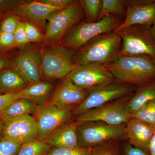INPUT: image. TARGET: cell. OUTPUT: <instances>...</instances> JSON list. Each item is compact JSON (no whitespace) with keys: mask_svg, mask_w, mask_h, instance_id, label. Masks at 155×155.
Masks as SVG:
<instances>
[{"mask_svg":"<svg viewBox=\"0 0 155 155\" xmlns=\"http://www.w3.org/2000/svg\"><path fill=\"white\" fill-rule=\"evenodd\" d=\"M84 12L80 2L54 11L48 17L44 38L48 42L60 41L65 33L83 18Z\"/></svg>","mask_w":155,"mask_h":155,"instance_id":"obj_8","label":"cell"},{"mask_svg":"<svg viewBox=\"0 0 155 155\" xmlns=\"http://www.w3.org/2000/svg\"><path fill=\"white\" fill-rule=\"evenodd\" d=\"M78 124L69 121L58 127L44 140L53 147H80L78 138Z\"/></svg>","mask_w":155,"mask_h":155,"instance_id":"obj_18","label":"cell"},{"mask_svg":"<svg viewBox=\"0 0 155 155\" xmlns=\"http://www.w3.org/2000/svg\"><path fill=\"white\" fill-rule=\"evenodd\" d=\"M41 52L28 50L17 55L12 61V67L28 84L41 81Z\"/></svg>","mask_w":155,"mask_h":155,"instance_id":"obj_15","label":"cell"},{"mask_svg":"<svg viewBox=\"0 0 155 155\" xmlns=\"http://www.w3.org/2000/svg\"><path fill=\"white\" fill-rule=\"evenodd\" d=\"M123 1L126 9L125 19L117 29L135 25L150 27L154 23L155 0Z\"/></svg>","mask_w":155,"mask_h":155,"instance_id":"obj_13","label":"cell"},{"mask_svg":"<svg viewBox=\"0 0 155 155\" xmlns=\"http://www.w3.org/2000/svg\"><path fill=\"white\" fill-rule=\"evenodd\" d=\"M25 2L21 0H0V14L5 11H15L21 4Z\"/></svg>","mask_w":155,"mask_h":155,"instance_id":"obj_35","label":"cell"},{"mask_svg":"<svg viewBox=\"0 0 155 155\" xmlns=\"http://www.w3.org/2000/svg\"><path fill=\"white\" fill-rule=\"evenodd\" d=\"M40 1L53 7L61 8L67 7L75 2L73 0H40Z\"/></svg>","mask_w":155,"mask_h":155,"instance_id":"obj_37","label":"cell"},{"mask_svg":"<svg viewBox=\"0 0 155 155\" xmlns=\"http://www.w3.org/2000/svg\"><path fill=\"white\" fill-rule=\"evenodd\" d=\"M74 107L61 108L46 104L39 107L35 114L38 140L44 141L61 125L70 121Z\"/></svg>","mask_w":155,"mask_h":155,"instance_id":"obj_11","label":"cell"},{"mask_svg":"<svg viewBox=\"0 0 155 155\" xmlns=\"http://www.w3.org/2000/svg\"><path fill=\"white\" fill-rule=\"evenodd\" d=\"M26 37L29 42H38L44 38L40 31L33 24L27 22H23Z\"/></svg>","mask_w":155,"mask_h":155,"instance_id":"obj_31","label":"cell"},{"mask_svg":"<svg viewBox=\"0 0 155 155\" xmlns=\"http://www.w3.org/2000/svg\"><path fill=\"white\" fill-rule=\"evenodd\" d=\"M153 60L154 62V63L155 64V58H154V59H153Z\"/></svg>","mask_w":155,"mask_h":155,"instance_id":"obj_42","label":"cell"},{"mask_svg":"<svg viewBox=\"0 0 155 155\" xmlns=\"http://www.w3.org/2000/svg\"><path fill=\"white\" fill-rule=\"evenodd\" d=\"M1 91H0V94H1Z\"/></svg>","mask_w":155,"mask_h":155,"instance_id":"obj_43","label":"cell"},{"mask_svg":"<svg viewBox=\"0 0 155 155\" xmlns=\"http://www.w3.org/2000/svg\"><path fill=\"white\" fill-rule=\"evenodd\" d=\"M122 40L115 31L96 37L75 54L77 65L98 64L106 65L118 59L121 53Z\"/></svg>","mask_w":155,"mask_h":155,"instance_id":"obj_2","label":"cell"},{"mask_svg":"<svg viewBox=\"0 0 155 155\" xmlns=\"http://www.w3.org/2000/svg\"><path fill=\"white\" fill-rule=\"evenodd\" d=\"M38 107L33 101L22 98L7 106L0 113V116L4 122L8 119L24 115H35Z\"/></svg>","mask_w":155,"mask_h":155,"instance_id":"obj_20","label":"cell"},{"mask_svg":"<svg viewBox=\"0 0 155 155\" xmlns=\"http://www.w3.org/2000/svg\"><path fill=\"white\" fill-rule=\"evenodd\" d=\"M132 94L108 103L81 114L75 117L78 124L83 122L100 121L109 125H125L132 118L127 109Z\"/></svg>","mask_w":155,"mask_h":155,"instance_id":"obj_7","label":"cell"},{"mask_svg":"<svg viewBox=\"0 0 155 155\" xmlns=\"http://www.w3.org/2000/svg\"><path fill=\"white\" fill-rule=\"evenodd\" d=\"M126 9L122 0H102L97 21L108 15L125 16Z\"/></svg>","mask_w":155,"mask_h":155,"instance_id":"obj_23","label":"cell"},{"mask_svg":"<svg viewBox=\"0 0 155 155\" xmlns=\"http://www.w3.org/2000/svg\"><path fill=\"white\" fill-rule=\"evenodd\" d=\"M155 129L138 119L132 118L125 126L126 139L132 146L150 155V146Z\"/></svg>","mask_w":155,"mask_h":155,"instance_id":"obj_16","label":"cell"},{"mask_svg":"<svg viewBox=\"0 0 155 155\" xmlns=\"http://www.w3.org/2000/svg\"><path fill=\"white\" fill-rule=\"evenodd\" d=\"M28 84L14 69L8 68L0 71V91L3 94L20 91Z\"/></svg>","mask_w":155,"mask_h":155,"instance_id":"obj_21","label":"cell"},{"mask_svg":"<svg viewBox=\"0 0 155 155\" xmlns=\"http://www.w3.org/2000/svg\"><path fill=\"white\" fill-rule=\"evenodd\" d=\"M79 2L86 16L87 22H97L102 0H81Z\"/></svg>","mask_w":155,"mask_h":155,"instance_id":"obj_26","label":"cell"},{"mask_svg":"<svg viewBox=\"0 0 155 155\" xmlns=\"http://www.w3.org/2000/svg\"><path fill=\"white\" fill-rule=\"evenodd\" d=\"M88 91L66 77L56 87L48 104L61 108L75 107L86 98Z\"/></svg>","mask_w":155,"mask_h":155,"instance_id":"obj_14","label":"cell"},{"mask_svg":"<svg viewBox=\"0 0 155 155\" xmlns=\"http://www.w3.org/2000/svg\"><path fill=\"white\" fill-rule=\"evenodd\" d=\"M2 133L6 138L22 145L37 139L38 129L35 118L24 115L4 121Z\"/></svg>","mask_w":155,"mask_h":155,"instance_id":"obj_12","label":"cell"},{"mask_svg":"<svg viewBox=\"0 0 155 155\" xmlns=\"http://www.w3.org/2000/svg\"><path fill=\"white\" fill-rule=\"evenodd\" d=\"M54 84L49 81H40L31 84L22 89L23 98L33 101L38 107L46 104L53 93Z\"/></svg>","mask_w":155,"mask_h":155,"instance_id":"obj_19","label":"cell"},{"mask_svg":"<svg viewBox=\"0 0 155 155\" xmlns=\"http://www.w3.org/2000/svg\"><path fill=\"white\" fill-rule=\"evenodd\" d=\"M118 140L107 142L92 148L91 155H122Z\"/></svg>","mask_w":155,"mask_h":155,"instance_id":"obj_27","label":"cell"},{"mask_svg":"<svg viewBox=\"0 0 155 155\" xmlns=\"http://www.w3.org/2000/svg\"><path fill=\"white\" fill-rule=\"evenodd\" d=\"M16 46L14 34L0 32V48L10 49Z\"/></svg>","mask_w":155,"mask_h":155,"instance_id":"obj_34","label":"cell"},{"mask_svg":"<svg viewBox=\"0 0 155 155\" xmlns=\"http://www.w3.org/2000/svg\"><path fill=\"white\" fill-rule=\"evenodd\" d=\"M155 99V83L138 87L127 103V110L131 115L148 103Z\"/></svg>","mask_w":155,"mask_h":155,"instance_id":"obj_22","label":"cell"},{"mask_svg":"<svg viewBox=\"0 0 155 155\" xmlns=\"http://www.w3.org/2000/svg\"><path fill=\"white\" fill-rule=\"evenodd\" d=\"M121 23L119 16L113 15L105 16L94 22H81L69 31L61 45L77 51L96 37L114 31Z\"/></svg>","mask_w":155,"mask_h":155,"instance_id":"obj_4","label":"cell"},{"mask_svg":"<svg viewBox=\"0 0 155 155\" xmlns=\"http://www.w3.org/2000/svg\"><path fill=\"white\" fill-rule=\"evenodd\" d=\"M122 155H148L142 150L134 147L129 143H126L121 147Z\"/></svg>","mask_w":155,"mask_h":155,"instance_id":"obj_36","label":"cell"},{"mask_svg":"<svg viewBox=\"0 0 155 155\" xmlns=\"http://www.w3.org/2000/svg\"><path fill=\"white\" fill-rule=\"evenodd\" d=\"M136 87L132 84L116 81L88 91L83 102L73 108V116L77 117L87 111L131 94Z\"/></svg>","mask_w":155,"mask_h":155,"instance_id":"obj_9","label":"cell"},{"mask_svg":"<svg viewBox=\"0 0 155 155\" xmlns=\"http://www.w3.org/2000/svg\"><path fill=\"white\" fill-rule=\"evenodd\" d=\"M0 16H1V15H0ZM0 18H1V17H0Z\"/></svg>","mask_w":155,"mask_h":155,"instance_id":"obj_44","label":"cell"},{"mask_svg":"<svg viewBox=\"0 0 155 155\" xmlns=\"http://www.w3.org/2000/svg\"><path fill=\"white\" fill-rule=\"evenodd\" d=\"M14 34L16 46H22L29 43L26 37L23 22L20 21Z\"/></svg>","mask_w":155,"mask_h":155,"instance_id":"obj_33","label":"cell"},{"mask_svg":"<svg viewBox=\"0 0 155 155\" xmlns=\"http://www.w3.org/2000/svg\"><path fill=\"white\" fill-rule=\"evenodd\" d=\"M12 67V61L7 56L0 53V71Z\"/></svg>","mask_w":155,"mask_h":155,"instance_id":"obj_38","label":"cell"},{"mask_svg":"<svg viewBox=\"0 0 155 155\" xmlns=\"http://www.w3.org/2000/svg\"><path fill=\"white\" fill-rule=\"evenodd\" d=\"M51 148L45 142L36 140L22 145L17 155H46Z\"/></svg>","mask_w":155,"mask_h":155,"instance_id":"obj_24","label":"cell"},{"mask_svg":"<svg viewBox=\"0 0 155 155\" xmlns=\"http://www.w3.org/2000/svg\"><path fill=\"white\" fill-rule=\"evenodd\" d=\"M62 8H63L53 7L40 1H37L25 2L14 11L18 16L25 18L34 24L44 26L47 24V19L50 14Z\"/></svg>","mask_w":155,"mask_h":155,"instance_id":"obj_17","label":"cell"},{"mask_svg":"<svg viewBox=\"0 0 155 155\" xmlns=\"http://www.w3.org/2000/svg\"><path fill=\"white\" fill-rule=\"evenodd\" d=\"M20 22L18 15L13 14L8 15L1 24L0 32L14 34Z\"/></svg>","mask_w":155,"mask_h":155,"instance_id":"obj_30","label":"cell"},{"mask_svg":"<svg viewBox=\"0 0 155 155\" xmlns=\"http://www.w3.org/2000/svg\"><path fill=\"white\" fill-rule=\"evenodd\" d=\"M21 145L9 140L0 133V155H17Z\"/></svg>","mask_w":155,"mask_h":155,"instance_id":"obj_29","label":"cell"},{"mask_svg":"<svg viewBox=\"0 0 155 155\" xmlns=\"http://www.w3.org/2000/svg\"><path fill=\"white\" fill-rule=\"evenodd\" d=\"M131 116L155 129V99L148 103L131 114Z\"/></svg>","mask_w":155,"mask_h":155,"instance_id":"obj_25","label":"cell"},{"mask_svg":"<svg viewBox=\"0 0 155 155\" xmlns=\"http://www.w3.org/2000/svg\"><path fill=\"white\" fill-rule=\"evenodd\" d=\"M122 40L121 55H147L155 58V40L150 27L135 25L116 29Z\"/></svg>","mask_w":155,"mask_h":155,"instance_id":"obj_6","label":"cell"},{"mask_svg":"<svg viewBox=\"0 0 155 155\" xmlns=\"http://www.w3.org/2000/svg\"><path fill=\"white\" fill-rule=\"evenodd\" d=\"M104 66L117 82L138 87L155 83V64L149 56L120 55L115 62Z\"/></svg>","mask_w":155,"mask_h":155,"instance_id":"obj_1","label":"cell"},{"mask_svg":"<svg viewBox=\"0 0 155 155\" xmlns=\"http://www.w3.org/2000/svg\"><path fill=\"white\" fill-rule=\"evenodd\" d=\"M125 125H110L100 121L78 124L77 132L79 146L92 148L111 140L126 139Z\"/></svg>","mask_w":155,"mask_h":155,"instance_id":"obj_5","label":"cell"},{"mask_svg":"<svg viewBox=\"0 0 155 155\" xmlns=\"http://www.w3.org/2000/svg\"><path fill=\"white\" fill-rule=\"evenodd\" d=\"M150 155H155V131L150 144Z\"/></svg>","mask_w":155,"mask_h":155,"instance_id":"obj_39","label":"cell"},{"mask_svg":"<svg viewBox=\"0 0 155 155\" xmlns=\"http://www.w3.org/2000/svg\"><path fill=\"white\" fill-rule=\"evenodd\" d=\"M23 98L22 90L11 93L0 94V113L11 103Z\"/></svg>","mask_w":155,"mask_h":155,"instance_id":"obj_32","label":"cell"},{"mask_svg":"<svg viewBox=\"0 0 155 155\" xmlns=\"http://www.w3.org/2000/svg\"><path fill=\"white\" fill-rule=\"evenodd\" d=\"M92 148L78 147H52L46 155H91Z\"/></svg>","mask_w":155,"mask_h":155,"instance_id":"obj_28","label":"cell"},{"mask_svg":"<svg viewBox=\"0 0 155 155\" xmlns=\"http://www.w3.org/2000/svg\"><path fill=\"white\" fill-rule=\"evenodd\" d=\"M67 78L87 91L116 81L112 73L104 65L95 64L77 65Z\"/></svg>","mask_w":155,"mask_h":155,"instance_id":"obj_10","label":"cell"},{"mask_svg":"<svg viewBox=\"0 0 155 155\" xmlns=\"http://www.w3.org/2000/svg\"><path fill=\"white\" fill-rule=\"evenodd\" d=\"M150 30L151 33L154 39L155 40V22L150 27Z\"/></svg>","mask_w":155,"mask_h":155,"instance_id":"obj_40","label":"cell"},{"mask_svg":"<svg viewBox=\"0 0 155 155\" xmlns=\"http://www.w3.org/2000/svg\"><path fill=\"white\" fill-rule=\"evenodd\" d=\"M75 54L62 45L45 48L41 52V78L52 80L67 77L77 67Z\"/></svg>","mask_w":155,"mask_h":155,"instance_id":"obj_3","label":"cell"},{"mask_svg":"<svg viewBox=\"0 0 155 155\" xmlns=\"http://www.w3.org/2000/svg\"><path fill=\"white\" fill-rule=\"evenodd\" d=\"M4 121L1 118L0 116V133L2 131L3 126H4Z\"/></svg>","mask_w":155,"mask_h":155,"instance_id":"obj_41","label":"cell"}]
</instances>
